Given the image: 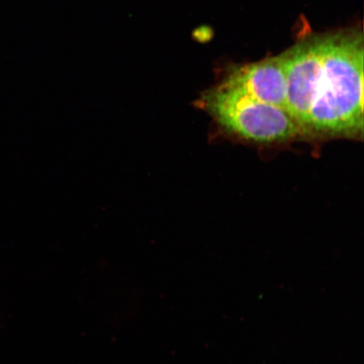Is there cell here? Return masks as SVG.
I'll return each instance as SVG.
<instances>
[{"mask_svg": "<svg viewBox=\"0 0 364 364\" xmlns=\"http://www.w3.org/2000/svg\"><path fill=\"white\" fill-rule=\"evenodd\" d=\"M321 65L304 135L357 139L363 133V36L320 35Z\"/></svg>", "mask_w": 364, "mask_h": 364, "instance_id": "6da1fadb", "label": "cell"}, {"mask_svg": "<svg viewBox=\"0 0 364 364\" xmlns=\"http://www.w3.org/2000/svg\"><path fill=\"white\" fill-rule=\"evenodd\" d=\"M196 105L227 133L249 142L285 143L303 136L284 109L259 101L237 90L218 85L205 91Z\"/></svg>", "mask_w": 364, "mask_h": 364, "instance_id": "7a4b0ae2", "label": "cell"}, {"mask_svg": "<svg viewBox=\"0 0 364 364\" xmlns=\"http://www.w3.org/2000/svg\"><path fill=\"white\" fill-rule=\"evenodd\" d=\"M220 85L286 110L287 80L280 55L231 68Z\"/></svg>", "mask_w": 364, "mask_h": 364, "instance_id": "3957f363", "label": "cell"}]
</instances>
